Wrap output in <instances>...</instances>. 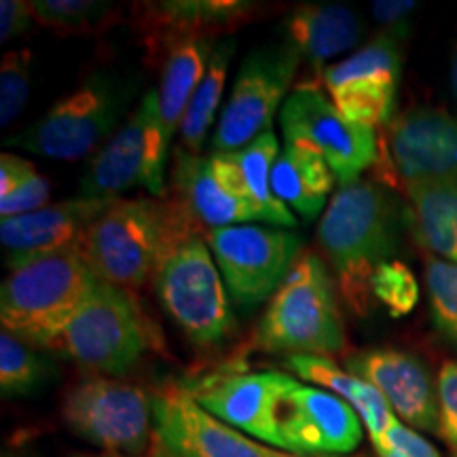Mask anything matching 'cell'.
Masks as SVG:
<instances>
[{
    "mask_svg": "<svg viewBox=\"0 0 457 457\" xmlns=\"http://www.w3.org/2000/svg\"><path fill=\"white\" fill-rule=\"evenodd\" d=\"M171 197L179 199L205 231L250 225L254 220L267 222L256 205L231 195L216 182L210 157L191 155L182 146L174 151Z\"/></svg>",
    "mask_w": 457,
    "mask_h": 457,
    "instance_id": "7402d4cb",
    "label": "cell"
},
{
    "mask_svg": "<svg viewBox=\"0 0 457 457\" xmlns=\"http://www.w3.org/2000/svg\"><path fill=\"white\" fill-rule=\"evenodd\" d=\"M37 168L17 155H0V197H7L17 187L24 185Z\"/></svg>",
    "mask_w": 457,
    "mask_h": 457,
    "instance_id": "74e56055",
    "label": "cell"
},
{
    "mask_svg": "<svg viewBox=\"0 0 457 457\" xmlns=\"http://www.w3.org/2000/svg\"><path fill=\"white\" fill-rule=\"evenodd\" d=\"M278 157V136L273 129H267L244 148L210 155V165L216 182L231 195L256 205L270 225L295 228V214L273 195L271 188V171Z\"/></svg>",
    "mask_w": 457,
    "mask_h": 457,
    "instance_id": "44dd1931",
    "label": "cell"
},
{
    "mask_svg": "<svg viewBox=\"0 0 457 457\" xmlns=\"http://www.w3.org/2000/svg\"><path fill=\"white\" fill-rule=\"evenodd\" d=\"M299 384L295 377L278 370L261 373H220L185 386L202 407L270 447H279V409L284 396ZM279 451V449H278Z\"/></svg>",
    "mask_w": 457,
    "mask_h": 457,
    "instance_id": "9a60e30c",
    "label": "cell"
},
{
    "mask_svg": "<svg viewBox=\"0 0 457 457\" xmlns=\"http://www.w3.org/2000/svg\"><path fill=\"white\" fill-rule=\"evenodd\" d=\"M153 286L163 312L195 347H216L236 335L227 286L204 236L180 244L162 262Z\"/></svg>",
    "mask_w": 457,
    "mask_h": 457,
    "instance_id": "8992f818",
    "label": "cell"
},
{
    "mask_svg": "<svg viewBox=\"0 0 457 457\" xmlns=\"http://www.w3.org/2000/svg\"><path fill=\"white\" fill-rule=\"evenodd\" d=\"M202 231L191 212L171 195L117 197L91 222L79 250L100 282L129 293L153 282L162 262Z\"/></svg>",
    "mask_w": 457,
    "mask_h": 457,
    "instance_id": "6da1fadb",
    "label": "cell"
},
{
    "mask_svg": "<svg viewBox=\"0 0 457 457\" xmlns=\"http://www.w3.org/2000/svg\"><path fill=\"white\" fill-rule=\"evenodd\" d=\"M362 32L364 24L356 11L337 3L299 4L284 20L286 43L299 51L318 81L328 60L356 47Z\"/></svg>",
    "mask_w": 457,
    "mask_h": 457,
    "instance_id": "603a6c76",
    "label": "cell"
},
{
    "mask_svg": "<svg viewBox=\"0 0 457 457\" xmlns=\"http://www.w3.org/2000/svg\"><path fill=\"white\" fill-rule=\"evenodd\" d=\"M146 457H155V455H151V453H146Z\"/></svg>",
    "mask_w": 457,
    "mask_h": 457,
    "instance_id": "7bdbcfd3",
    "label": "cell"
},
{
    "mask_svg": "<svg viewBox=\"0 0 457 457\" xmlns=\"http://www.w3.org/2000/svg\"><path fill=\"white\" fill-rule=\"evenodd\" d=\"M370 290H373V299L379 301L394 318L407 316L420 301V284L413 271L400 261L384 262L375 271Z\"/></svg>",
    "mask_w": 457,
    "mask_h": 457,
    "instance_id": "1f68e13d",
    "label": "cell"
},
{
    "mask_svg": "<svg viewBox=\"0 0 457 457\" xmlns=\"http://www.w3.org/2000/svg\"><path fill=\"white\" fill-rule=\"evenodd\" d=\"M220 41V38H219ZM216 41L208 38H191L180 41L165 51L162 57V83H159V114L165 140L171 145V136L176 128H180L182 119L208 71L210 57H212Z\"/></svg>",
    "mask_w": 457,
    "mask_h": 457,
    "instance_id": "d4e9b609",
    "label": "cell"
},
{
    "mask_svg": "<svg viewBox=\"0 0 457 457\" xmlns=\"http://www.w3.org/2000/svg\"><path fill=\"white\" fill-rule=\"evenodd\" d=\"M407 195L420 244L457 265V180L407 182Z\"/></svg>",
    "mask_w": 457,
    "mask_h": 457,
    "instance_id": "4316f807",
    "label": "cell"
},
{
    "mask_svg": "<svg viewBox=\"0 0 457 457\" xmlns=\"http://www.w3.org/2000/svg\"><path fill=\"white\" fill-rule=\"evenodd\" d=\"M279 125L284 145L322 157L341 187L360 180L377 159L375 129L347 121L318 87H296L284 102Z\"/></svg>",
    "mask_w": 457,
    "mask_h": 457,
    "instance_id": "7c38bea8",
    "label": "cell"
},
{
    "mask_svg": "<svg viewBox=\"0 0 457 457\" xmlns=\"http://www.w3.org/2000/svg\"><path fill=\"white\" fill-rule=\"evenodd\" d=\"M32 20V3H24V0H3L0 3V41L7 43L11 38L21 37V34L30 30Z\"/></svg>",
    "mask_w": 457,
    "mask_h": 457,
    "instance_id": "8d00e7d4",
    "label": "cell"
},
{
    "mask_svg": "<svg viewBox=\"0 0 457 457\" xmlns=\"http://www.w3.org/2000/svg\"><path fill=\"white\" fill-rule=\"evenodd\" d=\"M9 267L11 273L0 286L3 330L37 347L49 345L98 282L79 245L9 256Z\"/></svg>",
    "mask_w": 457,
    "mask_h": 457,
    "instance_id": "3957f363",
    "label": "cell"
},
{
    "mask_svg": "<svg viewBox=\"0 0 457 457\" xmlns=\"http://www.w3.org/2000/svg\"><path fill=\"white\" fill-rule=\"evenodd\" d=\"M426 290L434 327L457 350V265L443 259L428 261Z\"/></svg>",
    "mask_w": 457,
    "mask_h": 457,
    "instance_id": "4dcf8cb0",
    "label": "cell"
},
{
    "mask_svg": "<svg viewBox=\"0 0 457 457\" xmlns=\"http://www.w3.org/2000/svg\"><path fill=\"white\" fill-rule=\"evenodd\" d=\"M129 91L108 74H91L7 145L60 162H79L114 134Z\"/></svg>",
    "mask_w": 457,
    "mask_h": 457,
    "instance_id": "52a82bcc",
    "label": "cell"
},
{
    "mask_svg": "<svg viewBox=\"0 0 457 457\" xmlns=\"http://www.w3.org/2000/svg\"><path fill=\"white\" fill-rule=\"evenodd\" d=\"M32 79L30 49L9 51L0 66V125L7 128L28 102Z\"/></svg>",
    "mask_w": 457,
    "mask_h": 457,
    "instance_id": "d6a6232c",
    "label": "cell"
},
{
    "mask_svg": "<svg viewBox=\"0 0 457 457\" xmlns=\"http://www.w3.org/2000/svg\"><path fill=\"white\" fill-rule=\"evenodd\" d=\"M74 457H128V455H119V453H106V451H102V453H81V455H74Z\"/></svg>",
    "mask_w": 457,
    "mask_h": 457,
    "instance_id": "60d3db41",
    "label": "cell"
},
{
    "mask_svg": "<svg viewBox=\"0 0 457 457\" xmlns=\"http://www.w3.org/2000/svg\"><path fill=\"white\" fill-rule=\"evenodd\" d=\"M233 54H236L233 37L216 41L208 71H205L202 83H199L197 91L193 94L191 102H188L185 119L180 123V140L182 148L191 153V155H199V151L204 148L205 136H208L210 125H212L216 111H219Z\"/></svg>",
    "mask_w": 457,
    "mask_h": 457,
    "instance_id": "83f0119b",
    "label": "cell"
},
{
    "mask_svg": "<svg viewBox=\"0 0 457 457\" xmlns=\"http://www.w3.org/2000/svg\"><path fill=\"white\" fill-rule=\"evenodd\" d=\"M417 9L415 3L411 0H381L373 3V15L379 24L390 26L392 30L396 28H407V17Z\"/></svg>",
    "mask_w": 457,
    "mask_h": 457,
    "instance_id": "f35d334b",
    "label": "cell"
},
{
    "mask_svg": "<svg viewBox=\"0 0 457 457\" xmlns=\"http://www.w3.org/2000/svg\"><path fill=\"white\" fill-rule=\"evenodd\" d=\"M62 417L74 436L106 453L136 457L151 451L153 396L112 377H87L66 392Z\"/></svg>",
    "mask_w": 457,
    "mask_h": 457,
    "instance_id": "9c48e42d",
    "label": "cell"
},
{
    "mask_svg": "<svg viewBox=\"0 0 457 457\" xmlns=\"http://www.w3.org/2000/svg\"><path fill=\"white\" fill-rule=\"evenodd\" d=\"M453 457H457V451H453Z\"/></svg>",
    "mask_w": 457,
    "mask_h": 457,
    "instance_id": "ee69618b",
    "label": "cell"
},
{
    "mask_svg": "<svg viewBox=\"0 0 457 457\" xmlns=\"http://www.w3.org/2000/svg\"><path fill=\"white\" fill-rule=\"evenodd\" d=\"M400 30L404 28L379 34L322 72L320 81L347 121L370 129L392 121L403 72Z\"/></svg>",
    "mask_w": 457,
    "mask_h": 457,
    "instance_id": "4fadbf2b",
    "label": "cell"
},
{
    "mask_svg": "<svg viewBox=\"0 0 457 457\" xmlns=\"http://www.w3.org/2000/svg\"><path fill=\"white\" fill-rule=\"evenodd\" d=\"M34 20L57 34H87L112 13L111 3L96 0H34Z\"/></svg>",
    "mask_w": 457,
    "mask_h": 457,
    "instance_id": "f546056e",
    "label": "cell"
},
{
    "mask_svg": "<svg viewBox=\"0 0 457 457\" xmlns=\"http://www.w3.org/2000/svg\"><path fill=\"white\" fill-rule=\"evenodd\" d=\"M398 242V210L384 187L370 180L339 187L320 219L318 245L356 316L370 312V282L375 271L396 254Z\"/></svg>",
    "mask_w": 457,
    "mask_h": 457,
    "instance_id": "7a4b0ae2",
    "label": "cell"
},
{
    "mask_svg": "<svg viewBox=\"0 0 457 457\" xmlns=\"http://www.w3.org/2000/svg\"><path fill=\"white\" fill-rule=\"evenodd\" d=\"M301 55L288 43L254 49L239 66L231 96L214 131V151H237L271 128L284 96L293 87Z\"/></svg>",
    "mask_w": 457,
    "mask_h": 457,
    "instance_id": "8fae6325",
    "label": "cell"
},
{
    "mask_svg": "<svg viewBox=\"0 0 457 457\" xmlns=\"http://www.w3.org/2000/svg\"><path fill=\"white\" fill-rule=\"evenodd\" d=\"M362 420L345 400L301 381L279 409V451L293 455H347L362 443Z\"/></svg>",
    "mask_w": 457,
    "mask_h": 457,
    "instance_id": "2e32d148",
    "label": "cell"
},
{
    "mask_svg": "<svg viewBox=\"0 0 457 457\" xmlns=\"http://www.w3.org/2000/svg\"><path fill=\"white\" fill-rule=\"evenodd\" d=\"M335 182L337 176L328 163L301 146L284 145L271 171L273 195L305 220H313L322 212Z\"/></svg>",
    "mask_w": 457,
    "mask_h": 457,
    "instance_id": "484cf974",
    "label": "cell"
},
{
    "mask_svg": "<svg viewBox=\"0 0 457 457\" xmlns=\"http://www.w3.org/2000/svg\"><path fill=\"white\" fill-rule=\"evenodd\" d=\"M345 367L381 392L394 413L413 430L438 432L436 381L420 358L392 347L352 353Z\"/></svg>",
    "mask_w": 457,
    "mask_h": 457,
    "instance_id": "ac0fdd59",
    "label": "cell"
},
{
    "mask_svg": "<svg viewBox=\"0 0 457 457\" xmlns=\"http://www.w3.org/2000/svg\"><path fill=\"white\" fill-rule=\"evenodd\" d=\"M449 85H451V91H453V98L457 100V47L453 49V55H451V66H449Z\"/></svg>",
    "mask_w": 457,
    "mask_h": 457,
    "instance_id": "ab89813d",
    "label": "cell"
},
{
    "mask_svg": "<svg viewBox=\"0 0 457 457\" xmlns=\"http://www.w3.org/2000/svg\"><path fill=\"white\" fill-rule=\"evenodd\" d=\"M254 345L288 356H330L345 347V327L333 278L318 254L301 253L267 301Z\"/></svg>",
    "mask_w": 457,
    "mask_h": 457,
    "instance_id": "277c9868",
    "label": "cell"
},
{
    "mask_svg": "<svg viewBox=\"0 0 457 457\" xmlns=\"http://www.w3.org/2000/svg\"><path fill=\"white\" fill-rule=\"evenodd\" d=\"M286 367L299 375L303 381H310L313 387L345 400L367 426L370 443L381 441L400 421L377 387L347 369L337 367L327 356H288Z\"/></svg>",
    "mask_w": 457,
    "mask_h": 457,
    "instance_id": "cb8c5ba5",
    "label": "cell"
},
{
    "mask_svg": "<svg viewBox=\"0 0 457 457\" xmlns=\"http://www.w3.org/2000/svg\"><path fill=\"white\" fill-rule=\"evenodd\" d=\"M155 457H282L208 413L187 387H165L153 394V443Z\"/></svg>",
    "mask_w": 457,
    "mask_h": 457,
    "instance_id": "5bb4252c",
    "label": "cell"
},
{
    "mask_svg": "<svg viewBox=\"0 0 457 457\" xmlns=\"http://www.w3.org/2000/svg\"><path fill=\"white\" fill-rule=\"evenodd\" d=\"M392 163L404 182L457 180V117L413 108L390 128Z\"/></svg>",
    "mask_w": 457,
    "mask_h": 457,
    "instance_id": "d6986e66",
    "label": "cell"
},
{
    "mask_svg": "<svg viewBox=\"0 0 457 457\" xmlns=\"http://www.w3.org/2000/svg\"><path fill=\"white\" fill-rule=\"evenodd\" d=\"M168 148L159 96L157 91H146L128 121L91 157L81 180L83 197L114 199L136 187L146 188L155 197H168Z\"/></svg>",
    "mask_w": 457,
    "mask_h": 457,
    "instance_id": "ba28073f",
    "label": "cell"
},
{
    "mask_svg": "<svg viewBox=\"0 0 457 457\" xmlns=\"http://www.w3.org/2000/svg\"><path fill=\"white\" fill-rule=\"evenodd\" d=\"M157 343V328L119 286L96 282L87 299L45 350L64 353L102 377L125 375Z\"/></svg>",
    "mask_w": 457,
    "mask_h": 457,
    "instance_id": "5b68a950",
    "label": "cell"
},
{
    "mask_svg": "<svg viewBox=\"0 0 457 457\" xmlns=\"http://www.w3.org/2000/svg\"><path fill=\"white\" fill-rule=\"evenodd\" d=\"M228 299L239 307H254L270 301L296 256L301 239L293 231L261 225H236L205 231Z\"/></svg>",
    "mask_w": 457,
    "mask_h": 457,
    "instance_id": "30bf717a",
    "label": "cell"
},
{
    "mask_svg": "<svg viewBox=\"0 0 457 457\" xmlns=\"http://www.w3.org/2000/svg\"><path fill=\"white\" fill-rule=\"evenodd\" d=\"M47 377V362L21 341L3 330L0 335V390L3 396H24L37 390Z\"/></svg>",
    "mask_w": 457,
    "mask_h": 457,
    "instance_id": "f1b7e54d",
    "label": "cell"
},
{
    "mask_svg": "<svg viewBox=\"0 0 457 457\" xmlns=\"http://www.w3.org/2000/svg\"><path fill=\"white\" fill-rule=\"evenodd\" d=\"M438 436L457 451V362L447 360L436 377Z\"/></svg>",
    "mask_w": 457,
    "mask_h": 457,
    "instance_id": "836d02e7",
    "label": "cell"
},
{
    "mask_svg": "<svg viewBox=\"0 0 457 457\" xmlns=\"http://www.w3.org/2000/svg\"><path fill=\"white\" fill-rule=\"evenodd\" d=\"M51 195V185L43 174L34 171L24 185H20L7 197H0V216L11 219V216H21L37 212L47 205Z\"/></svg>",
    "mask_w": 457,
    "mask_h": 457,
    "instance_id": "d590c367",
    "label": "cell"
},
{
    "mask_svg": "<svg viewBox=\"0 0 457 457\" xmlns=\"http://www.w3.org/2000/svg\"><path fill=\"white\" fill-rule=\"evenodd\" d=\"M282 457H312V455H293V453H282ZM333 457H345V455H333Z\"/></svg>",
    "mask_w": 457,
    "mask_h": 457,
    "instance_id": "b9f144b4",
    "label": "cell"
},
{
    "mask_svg": "<svg viewBox=\"0 0 457 457\" xmlns=\"http://www.w3.org/2000/svg\"><path fill=\"white\" fill-rule=\"evenodd\" d=\"M261 4L245 0H153L131 9L148 62H162L171 45L191 38L219 41L259 15Z\"/></svg>",
    "mask_w": 457,
    "mask_h": 457,
    "instance_id": "e0dca14e",
    "label": "cell"
},
{
    "mask_svg": "<svg viewBox=\"0 0 457 457\" xmlns=\"http://www.w3.org/2000/svg\"><path fill=\"white\" fill-rule=\"evenodd\" d=\"M117 199V197H114ZM114 199L74 197L45 205L37 212L0 220V242L9 256L47 254L55 250L77 248L85 233Z\"/></svg>",
    "mask_w": 457,
    "mask_h": 457,
    "instance_id": "ffe728a7",
    "label": "cell"
},
{
    "mask_svg": "<svg viewBox=\"0 0 457 457\" xmlns=\"http://www.w3.org/2000/svg\"><path fill=\"white\" fill-rule=\"evenodd\" d=\"M373 445L377 457H441L436 449L413 428L398 421L381 441Z\"/></svg>",
    "mask_w": 457,
    "mask_h": 457,
    "instance_id": "e575fe53",
    "label": "cell"
},
{
    "mask_svg": "<svg viewBox=\"0 0 457 457\" xmlns=\"http://www.w3.org/2000/svg\"><path fill=\"white\" fill-rule=\"evenodd\" d=\"M4 457H13V455H4Z\"/></svg>",
    "mask_w": 457,
    "mask_h": 457,
    "instance_id": "f6af8a7d",
    "label": "cell"
}]
</instances>
